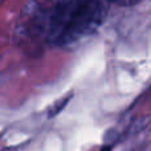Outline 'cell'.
Segmentation results:
<instances>
[{
	"instance_id": "obj_1",
	"label": "cell",
	"mask_w": 151,
	"mask_h": 151,
	"mask_svg": "<svg viewBox=\"0 0 151 151\" xmlns=\"http://www.w3.org/2000/svg\"><path fill=\"white\" fill-rule=\"evenodd\" d=\"M106 13L104 0H64L52 19L50 36L57 42H72L94 31Z\"/></svg>"
},
{
	"instance_id": "obj_2",
	"label": "cell",
	"mask_w": 151,
	"mask_h": 151,
	"mask_svg": "<svg viewBox=\"0 0 151 151\" xmlns=\"http://www.w3.org/2000/svg\"><path fill=\"white\" fill-rule=\"evenodd\" d=\"M109 1H113L115 4H121V5H133L135 3L142 1V0H109Z\"/></svg>"
},
{
	"instance_id": "obj_3",
	"label": "cell",
	"mask_w": 151,
	"mask_h": 151,
	"mask_svg": "<svg viewBox=\"0 0 151 151\" xmlns=\"http://www.w3.org/2000/svg\"><path fill=\"white\" fill-rule=\"evenodd\" d=\"M99 151H110V147H107V146H106V147H102V149L99 150Z\"/></svg>"
}]
</instances>
